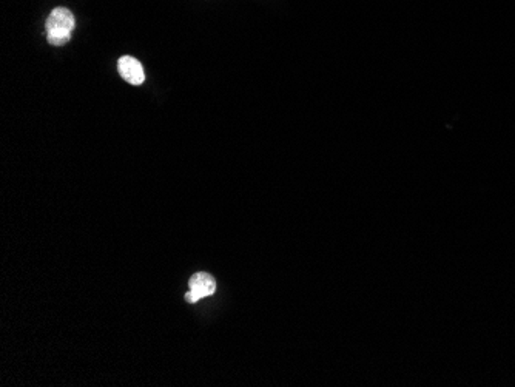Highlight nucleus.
<instances>
[{
  "label": "nucleus",
  "instance_id": "nucleus-1",
  "mask_svg": "<svg viewBox=\"0 0 515 387\" xmlns=\"http://www.w3.org/2000/svg\"><path fill=\"white\" fill-rule=\"evenodd\" d=\"M76 21L75 14L66 8H56L48 16L45 28L48 42L54 47H62L68 44L71 39V33L75 29Z\"/></svg>",
  "mask_w": 515,
  "mask_h": 387
},
{
  "label": "nucleus",
  "instance_id": "nucleus-2",
  "mask_svg": "<svg viewBox=\"0 0 515 387\" xmlns=\"http://www.w3.org/2000/svg\"><path fill=\"white\" fill-rule=\"evenodd\" d=\"M119 75L125 79L128 84L131 85H142L145 81V73L142 68V64L138 59L131 56H124L119 59L118 62Z\"/></svg>",
  "mask_w": 515,
  "mask_h": 387
},
{
  "label": "nucleus",
  "instance_id": "nucleus-3",
  "mask_svg": "<svg viewBox=\"0 0 515 387\" xmlns=\"http://www.w3.org/2000/svg\"><path fill=\"white\" fill-rule=\"evenodd\" d=\"M188 286L190 290L198 295L201 299L210 297V295H213L214 290H216V281H214L212 275H208L205 272L194 273L192 278H190Z\"/></svg>",
  "mask_w": 515,
  "mask_h": 387
},
{
  "label": "nucleus",
  "instance_id": "nucleus-4",
  "mask_svg": "<svg viewBox=\"0 0 515 387\" xmlns=\"http://www.w3.org/2000/svg\"><path fill=\"white\" fill-rule=\"evenodd\" d=\"M186 299H187V303H198V301H199L201 298H199L198 295H196L194 292L190 290V292L186 295Z\"/></svg>",
  "mask_w": 515,
  "mask_h": 387
}]
</instances>
